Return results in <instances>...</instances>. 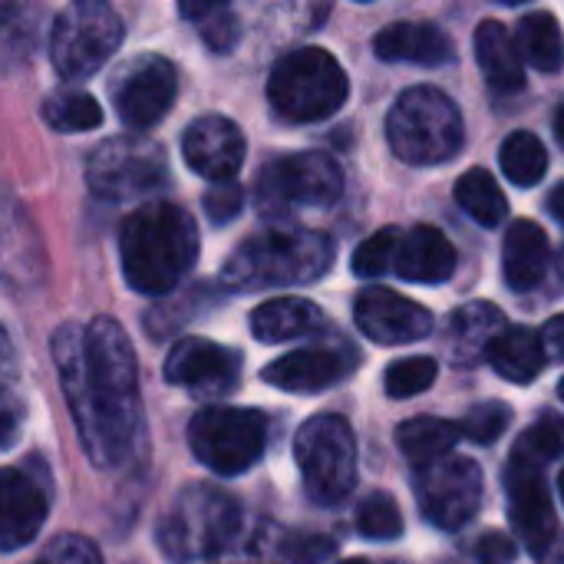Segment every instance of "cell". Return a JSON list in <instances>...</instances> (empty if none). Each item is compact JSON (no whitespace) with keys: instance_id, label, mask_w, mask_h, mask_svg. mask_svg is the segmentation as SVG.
<instances>
[{"instance_id":"obj_48","label":"cell","mask_w":564,"mask_h":564,"mask_svg":"<svg viewBox=\"0 0 564 564\" xmlns=\"http://www.w3.org/2000/svg\"><path fill=\"white\" fill-rule=\"evenodd\" d=\"M555 135L564 145V106H558V112H555Z\"/></svg>"},{"instance_id":"obj_32","label":"cell","mask_w":564,"mask_h":564,"mask_svg":"<svg viewBox=\"0 0 564 564\" xmlns=\"http://www.w3.org/2000/svg\"><path fill=\"white\" fill-rule=\"evenodd\" d=\"M43 119L56 132H83V129H96L102 122V106L89 93L63 89V93H56V96L46 99Z\"/></svg>"},{"instance_id":"obj_25","label":"cell","mask_w":564,"mask_h":564,"mask_svg":"<svg viewBox=\"0 0 564 564\" xmlns=\"http://www.w3.org/2000/svg\"><path fill=\"white\" fill-rule=\"evenodd\" d=\"M486 360L492 370L509 383H532L545 367V347L542 337L529 327H506L486 350Z\"/></svg>"},{"instance_id":"obj_11","label":"cell","mask_w":564,"mask_h":564,"mask_svg":"<svg viewBox=\"0 0 564 564\" xmlns=\"http://www.w3.org/2000/svg\"><path fill=\"white\" fill-rule=\"evenodd\" d=\"M344 192L340 165L324 152H297L274 159L258 172V208L268 215H288L294 208H327Z\"/></svg>"},{"instance_id":"obj_37","label":"cell","mask_w":564,"mask_h":564,"mask_svg":"<svg viewBox=\"0 0 564 564\" xmlns=\"http://www.w3.org/2000/svg\"><path fill=\"white\" fill-rule=\"evenodd\" d=\"M400 228H383L370 235L357 251H354V274L357 278H383L393 271V254H397Z\"/></svg>"},{"instance_id":"obj_16","label":"cell","mask_w":564,"mask_h":564,"mask_svg":"<svg viewBox=\"0 0 564 564\" xmlns=\"http://www.w3.org/2000/svg\"><path fill=\"white\" fill-rule=\"evenodd\" d=\"M506 496H509V519L519 539L535 555H542L558 539V522H555V506L545 486V469L512 459L506 469Z\"/></svg>"},{"instance_id":"obj_8","label":"cell","mask_w":564,"mask_h":564,"mask_svg":"<svg viewBox=\"0 0 564 564\" xmlns=\"http://www.w3.org/2000/svg\"><path fill=\"white\" fill-rule=\"evenodd\" d=\"M188 443L205 469L218 476H241L264 456L268 420L258 410L208 406L188 423Z\"/></svg>"},{"instance_id":"obj_43","label":"cell","mask_w":564,"mask_h":564,"mask_svg":"<svg viewBox=\"0 0 564 564\" xmlns=\"http://www.w3.org/2000/svg\"><path fill=\"white\" fill-rule=\"evenodd\" d=\"M479 562L482 564H512L516 562V542L512 539H506V535H499V532H492V535H486L482 542H479Z\"/></svg>"},{"instance_id":"obj_19","label":"cell","mask_w":564,"mask_h":564,"mask_svg":"<svg viewBox=\"0 0 564 564\" xmlns=\"http://www.w3.org/2000/svg\"><path fill=\"white\" fill-rule=\"evenodd\" d=\"M393 271L413 284H443L456 274V248L443 231L416 225L410 231H400Z\"/></svg>"},{"instance_id":"obj_7","label":"cell","mask_w":564,"mask_h":564,"mask_svg":"<svg viewBox=\"0 0 564 564\" xmlns=\"http://www.w3.org/2000/svg\"><path fill=\"white\" fill-rule=\"evenodd\" d=\"M304 492L317 506H340L357 486V440L344 416H314L294 436Z\"/></svg>"},{"instance_id":"obj_2","label":"cell","mask_w":564,"mask_h":564,"mask_svg":"<svg viewBox=\"0 0 564 564\" xmlns=\"http://www.w3.org/2000/svg\"><path fill=\"white\" fill-rule=\"evenodd\" d=\"M122 274L132 291L165 297L198 258V228L172 202H152L132 212L119 231Z\"/></svg>"},{"instance_id":"obj_6","label":"cell","mask_w":564,"mask_h":564,"mask_svg":"<svg viewBox=\"0 0 564 564\" xmlns=\"http://www.w3.org/2000/svg\"><path fill=\"white\" fill-rule=\"evenodd\" d=\"M344 66L321 46H304L278 59L268 79L271 109L284 122H321L347 102Z\"/></svg>"},{"instance_id":"obj_20","label":"cell","mask_w":564,"mask_h":564,"mask_svg":"<svg viewBox=\"0 0 564 564\" xmlns=\"http://www.w3.org/2000/svg\"><path fill=\"white\" fill-rule=\"evenodd\" d=\"M373 50L387 63H413V66H446L456 59L453 36L436 23H393L373 36Z\"/></svg>"},{"instance_id":"obj_31","label":"cell","mask_w":564,"mask_h":564,"mask_svg":"<svg viewBox=\"0 0 564 564\" xmlns=\"http://www.w3.org/2000/svg\"><path fill=\"white\" fill-rule=\"evenodd\" d=\"M499 162H502L506 178L516 182L519 188L539 185L545 178V172H549V152H545L542 139L535 132H529V129H519L502 142Z\"/></svg>"},{"instance_id":"obj_50","label":"cell","mask_w":564,"mask_h":564,"mask_svg":"<svg viewBox=\"0 0 564 564\" xmlns=\"http://www.w3.org/2000/svg\"><path fill=\"white\" fill-rule=\"evenodd\" d=\"M344 564H373V562H364V558H350V562H344Z\"/></svg>"},{"instance_id":"obj_36","label":"cell","mask_w":564,"mask_h":564,"mask_svg":"<svg viewBox=\"0 0 564 564\" xmlns=\"http://www.w3.org/2000/svg\"><path fill=\"white\" fill-rule=\"evenodd\" d=\"M440 377V364L433 357H406V360H397L387 367V377H383V387H387V397L393 400H410L423 390H430Z\"/></svg>"},{"instance_id":"obj_5","label":"cell","mask_w":564,"mask_h":564,"mask_svg":"<svg viewBox=\"0 0 564 564\" xmlns=\"http://www.w3.org/2000/svg\"><path fill=\"white\" fill-rule=\"evenodd\" d=\"M387 139L400 162L406 165H443L466 139L463 116L456 102L436 86L406 89L387 116Z\"/></svg>"},{"instance_id":"obj_23","label":"cell","mask_w":564,"mask_h":564,"mask_svg":"<svg viewBox=\"0 0 564 564\" xmlns=\"http://www.w3.org/2000/svg\"><path fill=\"white\" fill-rule=\"evenodd\" d=\"M476 59H479V69H482L486 83L496 93H516V89L525 86L522 53H519L512 33L506 30V23L482 20L476 26Z\"/></svg>"},{"instance_id":"obj_39","label":"cell","mask_w":564,"mask_h":564,"mask_svg":"<svg viewBox=\"0 0 564 564\" xmlns=\"http://www.w3.org/2000/svg\"><path fill=\"white\" fill-rule=\"evenodd\" d=\"M36 564H102L99 549L83 535H59L46 545Z\"/></svg>"},{"instance_id":"obj_10","label":"cell","mask_w":564,"mask_h":564,"mask_svg":"<svg viewBox=\"0 0 564 564\" xmlns=\"http://www.w3.org/2000/svg\"><path fill=\"white\" fill-rule=\"evenodd\" d=\"M122 43V20L109 3L79 0L69 3L50 33V56L59 76L86 79L93 76Z\"/></svg>"},{"instance_id":"obj_13","label":"cell","mask_w":564,"mask_h":564,"mask_svg":"<svg viewBox=\"0 0 564 564\" xmlns=\"http://www.w3.org/2000/svg\"><path fill=\"white\" fill-rule=\"evenodd\" d=\"M178 93V76L175 66L165 56L142 53L112 83V102L116 112L126 126L132 129H149L155 126L175 102Z\"/></svg>"},{"instance_id":"obj_49","label":"cell","mask_w":564,"mask_h":564,"mask_svg":"<svg viewBox=\"0 0 564 564\" xmlns=\"http://www.w3.org/2000/svg\"><path fill=\"white\" fill-rule=\"evenodd\" d=\"M17 10H20V7H13V3H0V26H3V20H7V17H13Z\"/></svg>"},{"instance_id":"obj_24","label":"cell","mask_w":564,"mask_h":564,"mask_svg":"<svg viewBox=\"0 0 564 564\" xmlns=\"http://www.w3.org/2000/svg\"><path fill=\"white\" fill-rule=\"evenodd\" d=\"M324 324V311L304 297H274L251 314V334L261 344H284L314 334Z\"/></svg>"},{"instance_id":"obj_40","label":"cell","mask_w":564,"mask_h":564,"mask_svg":"<svg viewBox=\"0 0 564 564\" xmlns=\"http://www.w3.org/2000/svg\"><path fill=\"white\" fill-rule=\"evenodd\" d=\"M241 202H245V192L235 182H218L205 192V212H208L212 225H228L231 218H238Z\"/></svg>"},{"instance_id":"obj_51","label":"cell","mask_w":564,"mask_h":564,"mask_svg":"<svg viewBox=\"0 0 564 564\" xmlns=\"http://www.w3.org/2000/svg\"><path fill=\"white\" fill-rule=\"evenodd\" d=\"M558 489H562V499H564V473H562V479H558Z\"/></svg>"},{"instance_id":"obj_4","label":"cell","mask_w":564,"mask_h":564,"mask_svg":"<svg viewBox=\"0 0 564 564\" xmlns=\"http://www.w3.org/2000/svg\"><path fill=\"white\" fill-rule=\"evenodd\" d=\"M241 522L245 519L235 496L212 482H195L175 496L155 529V542L169 555V562H208L231 542Z\"/></svg>"},{"instance_id":"obj_52","label":"cell","mask_w":564,"mask_h":564,"mask_svg":"<svg viewBox=\"0 0 564 564\" xmlns=\"http://www.w3.org/2000/svg\"><path fill=\"white\" fill-rule=\"evenodd\" d=\"M558 397H562V400H564V380H562V383H558Z\"/></svg>"},{"instance_id":"obj_53","label":"cell","mask_w":564,"mask_h":564,"mask_svg":"<svg viewBox=\"0 0 564 564\" xmlns=\"http://www.w3.org/2000/svg\"><path fill=\"white\" fill-rule=\"evenodd\" d=\"M562 274H564V248H562Z\"/></svg>"},{"instance_id":"obj_28","label":"cell","mask_w":564,"mask_h":564,"mask_svg":"<svg viewBox=\"0 0 564 564\" xmlns=\"http://www.w3.org/2000/svg\"><path fill=\"white\" fill-rule=\"evenodd\" d=\"M459 436H463L459 426H453V423H446V420H436V416H413V420L400 423V430H397V446H400V453L406 456V463H413L416 473H420V469H426V466H433V463L453 456V446H456Z\"/></svg>"},{"instance_id":"obj_12","label":"cell","mask_w":564,"mask_h":564,"mask_svg":"<svg viewBox=\"0 0 564 564\" xmlns=\"http://www.w3.org/2000/svg\"><path fill=\"white\" fill-rule=\"evenodd\" d=\"M416 499L436 529L456 532L469 525L482 509V469L473 459L446 456L416 476Z\"/></svg>"},{"instance_id":"obj_46","label":"cell","mask_w":564,"mask_h":564,"mask_svg":"<svg viewBox=\"0 0 564 564\" xmlns=\"http://www.w3.org/2000/svg\"><path fill=\"white\" fill-rule=\"evenodd\" d=\"M539 564H564V539H555V542L539 555Z\"/></svg>"},{"instance_id":"obj_26","label":"cell","mask_w":564,"mask_h":564,"mask_svg":"<svg viewBox=\"0 0 564 564\" xmlns=\"http://www.w3.org/2000/svg\"><path fill=\"white\" fill-rule=\"evenodd\" d=\"M502 330H506V324H502V311L496 304L476 301V304L459 307L449 321V344H453L456 364H476L479 357H486L489 344Z\"/></svg>"},{"instance_id":"obj_15","label":"cell","mask_w":564,"mask_h":564,"mask_svg":"<svg viewBox=\"0 0 564 564\" xmlns=\"http://www.w3.org/2000/svg\"><path fill=\"white\" fill-rule=\"evenodd\" d=\"M354 317L357 327L380 347L413 344L433 330V314L390 288H367L354 304Z\"/></svg>"},{"instance_id":"obj_27","label":"cell","mask_w":564,"mask_h":564,"mask_svg":"<svg viewBox=\"0 0 564 564\" xmlns=\"http://www.w3.org/2000/svg\"><path fill=\"white\" fill-rule=\"evenodd\" d=\"M288 532L274 522H251L231 535V542L212 555L208 564H288Z\"/></svg>"},{"instance_id":"obj_44","label":"cell","mask_w":564,"mask_h":564,"mask_svg":"<svg viewBox=\"0 0 564 564\" xmlns=\"http://www.w3.org/2000/svg\"><path fill=\"white\" fill-rule=\"evenodd\" d=\"M13 383H17V354L7 330L0 327V393H10Z\"/></svg>"},{"instance_id":"obj_17","label":"cell","mask_w":564,"mask_h":564,"mask_svg":"<svg viewBox=\"0 0 564 564\" xmlns=\"http://www.w3.org/2000/svg\"><path fill=\"white\" fill-rule=\"evenodd\" d=\"M188 169L208 182H231L245 162V132L225 116H198L182 135Z\"/></svg>"},{"instance_id":"obj_1","label":"cell","mask_w":564,"mask_h":564,"mask_svg":"<svg viewBox=\"0 0 564 564\" xmlns=\"http://www.w3.org/2000/svg\"><path fill=\"white\" fill-rule=\"evenodd\" d=\"M50 347L89 463L99 469L129 463L142 433V403L135 354L122 324L112 317H96L86 327L63 324Z\"/></svg>"},{"instance_id":"obj_14","label":"cell","mask_w":564,"mask_h":564,"mask_svg":"<svg viewBox=\"0 0 564 564\" xmlns=\"http://www.w3.org/2000/svg\"><path fill=\"white\" fill-rule=\"evenodd\" d=\"M241 370V357L221 344L185 337L165 357V380L172 387H185L195 397H225L235 390Z\"/></svg>"},{"instance_id":"obj_35","label":"cell","mask_w":564,"mask_h":564,"mask_svg":"<svg viewBox=\"0 0 564 564\" xmlns=\"http://www.w3.org/2000/svg\"><path fill=\"white\" fill-rule=\"evenodd\" d=\"M357 529L370 542H393L403 535V512L387 492H373L357 506Z\"/></svg>"},{"instance_id":"obj_3","label":"cell","mask_w":564,"mask_h":564,"mask_svg":"<svg viewBox=\"0 0 564 564\" xmlns=\"http://www.w3.org/2000/svg\"><path fill=\"white\" fill-rule=\"evenodd\" d=\"M334 264V241L321 231L274 228L231 251L221 281L231 291L297 288L324 278Z\"/></svg>"},{"instance_id":"obj_33","label":"cell","mask_w":564,"mask_h":564,"mask_svg":"<svg viewBox=\"0 0 564 564\" xmlns=\"http://www.w3.org/2000/svg\"><path fill=\"white\" fill-rule=\"evenodd\" d=\"M564 453V416L558 413H542L535 426H529L519 443H516V453L512 459L516 463H529V466H539L545 469L552 459H558Z\"/></svg>"},{"instance_id":"obj_34","label":"cell","mask_w":564,"mask_h":564,"mask_svg":"<svg viewBox=\"0 0 564 564\" xmlns=\"http://www.w3.org/2000/svg\"><path fill=\"white\" fill-rule=\"evenodd\" d=\"M182 17H188L198 30V36L205 40L208 50L215 53H228L235 43H238V17L231 13V7L225 3H182L178 7Z\"/></svg>"},{"instance_id":"obj_9","label":"cell","mask_w":564,"mask_h":564,"mask_svg":"<svg viewBox=\"0 0 564 564\" xmlns=\"http://www.w3.org/2000/svg\"><path fill=\"white\" fill-rule=\"evenodd\" d=\"M86 182L96 198L135 202L169 182V162L159 142L139 132H126L93 149L86 162Z\"/></svg>"},{"instance_id":"obj_22","label":"cell","mask_w":564,"mask_h":564,"mask_svg":"<svg viewBox=\"0 0 564 564\" xmlns=\"http://www.w3.org/2000/svg\"><path fill=\"white\" fill-rule=\"evenodd\" d=\"M549 261H552L549 235L535 221L519 218L506 231V241H502V274H506V284L512 291H532L535 284H542V278L549 271Z\"/></svg>"},{"instance_id":"obj_18","label":"cell","mask_w":564,"mask_h":564,"mask_svg":"<svg viewBox=\"0 0 564 564\" xmlns=\"http://www.w3.org/2000/svg\"><path fill=\"white\" fill-rule=\"evenodd\" d=\"M46 489L23 469H0V552H17L46 522Z\"/></svg>"},{"instance_id":"obj_45","label":"cell","mask_w":564,"mask_h":564,"mask_svg":"<svg viewBox=\"0 0 564 564\" xmlns=\"http://www.w3.org/2000/svg\"><path fill=\"white\" fill-rule=\"evenodd\" d=\"M542 337V347H545V357H555V360H564V314L552 317L545 324V330L539 334Z\"/></svg>"},{"instance_id":"obj_21","label":"cell","mask_w":564,"mask_h":564,"mask_svg":"<svg viewBox=\"0 0 564 564\" xmlns=\"http://www.w3.org/2000/svg\"><path fill=\"white\" fill-rule=\"evenodd\" d=\"M347 373V360L334 350L324 347H307V350H294L274 364L264 367V383L288 390V393H317L334 387L340 377Z\"/></svg>"},{"instance_id":"obj_41","label":"cell","mask_w":564,"mask_h":564,"mask_svg":"<svg viewBox=\"0 0 564 564\" xmlns=\"http://www.w3.org/2000/svg\"><path fill=\"white\" fill-rule=\"evenodd\" d=\"M327 555H334V542L304 535V539H288V562L294 564H321Z\"/></svg>"},{"instance_id":"obj_30","label":"cell","mask_w":564,"mask_h":564,"mask_svg":"<svg viewBox=\"0 0 564 564\" xmlns=\"http://www.w3.org/2000/svg\"><path fill=\"white\" fill-rule=\"evenodd\" d=\"M456 202L482 228H496L509 215V202H506L499 182L486 169H469L466 175H459V182H456Z\"/></svg>"},{"instance_id":"obj_47","label":"cell","mask_w":564,"mask_h":564,"mask_svg":"<svg viewBox=\"0 0 564 564\" xmlns=\"http://www.w3.org/2000/svg\"><path fill=\"white\" fill-rule=\"evenodd\" d=\"M549 212H552V215H555V218L564 225V182L555 188V192H552V195H549Z\"/></svg>"},{"instance_id":"obj_42","label":"cell","mask_w":564,"mask_h":564,"mask_svg":"<svg viewBox=\"0 0 564 564\" xmlns=\"http://www.w3.org/2000/svg\"><path fill=\"white\" fill-rule=\"evenodd\" d=\"M20 426H23V403H20V397L13 390L0 393V449L10 446L20 436Z\"/></svg>"},{"instance_id":"obj_38","label":"cell","mask_w":564,"mask_h":564,"mask_svg":"<svg viewBox=\"0 0 564 564\" xmlns=\"http://www.w3.org/2000/svg\"><path fill=\"white\" fill-rule=\"evenodd\" d=\"M509 423H512V410L506 403H499V400H489V403H479V406H473L466 413L459 433L469 436L473 443L486 446V443H496L509 430Z\"/></svg>"},{"instance_id":"obj_29","label":"cell","mask_w":564,"mask_h":564,"mask_svg":"<svg viewBox=\"0 0 564 564\" xmlns=\"http://www.w3.org/2000/svg\"><path fill=\"white\" fill-rule=\"evenodd\" d=\"M519 53L542 73H558L564 66V33L558 20L545 10L525 13L519 20Z\"/></svg>"}]
</instances>
